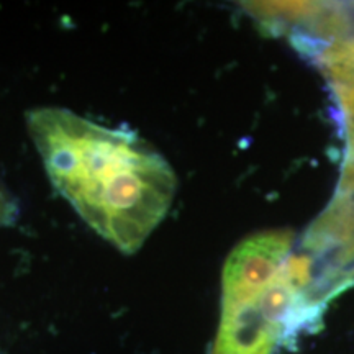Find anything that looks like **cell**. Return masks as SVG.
Here are the masks:
<instances>
[{"label":"cell","mask_w":354,"mask_h":354,"mask_svg":"<svg viewBox=\"0 0 354 354\" xmlns=\"http://www.w3.org/2000/svg\"><path fill=\"white\" fill-rule=\"evenodd\" d=\"M53 187L94 232L133 254L169 212L176 174L125 127H107L61 107L25 115Z\"/></svg>","instance_id":"6da1fadb"},{"label":"cell","mask_w":354,"mask_h":354,"mask_svg":"<svg viewBox=\"0 0 354 354\" xmlns=\"http://www.w3.org/2000/svg\"><path fill=\"white\" fill-rule=\"evenodd\" d=\"M302 297L279 272L258 297L221 305V320L210 354H274L300 333Z\"/></svg>","instance_id":"7a4b0ae2"},{"label":"cell","mask_w":354,"mask_h":354,"mask_svg":"<svg viewBox=\"0 0 354 354\" xmlns=\"http://www.w3.org/2000/svg\"><path fill=\"white\" fill-rule=\"evenodd\" d=\"M292 241L290 232H264L234 248L223 268L221 305L246 302L263 294L289 258Z\"/></svg>","instance_id":"3957f363"},{"label":"cell","mask_w":354,"mask_h":354,"mask_svg":"<svg viewBox=\"0 0 354 354\" xmlns=\"http://www.w3.org/2000/svg\"><path fill=\"white\" fill-rule=\"evenodd\" d=\"M317 63L328 79L342 110L346 153L339 184L354 185V37L328 44L317 57Z\"/></svg>","instance_id":"277c9868"},{"label":"cell","mask_w":354,"mask_h":354,"mask_svg":"<svg viewBox=\"0 0 354 354\" xmlns=\"http://www.w3.org/2000/svg\"><path fill=\"white\" fill-rule=\"evenodd\" d=\"M17 216H19L17 203L13 202L8 190L0 183V228L10 227L13 221L17 220Z\"/></svg>","instance_id":"5b68a950"}]
</instances>
